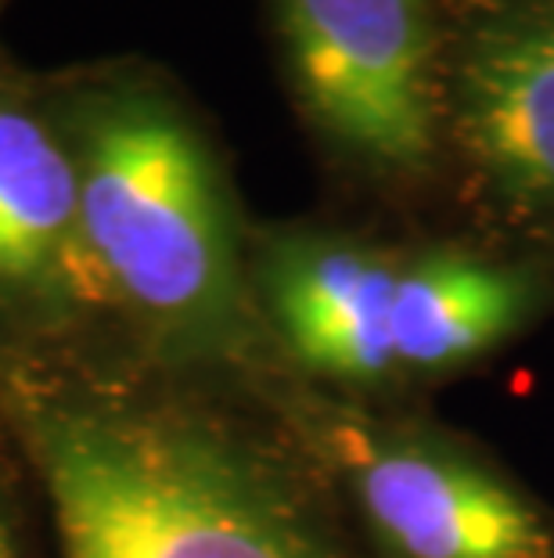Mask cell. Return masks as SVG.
I'll use <instances>...</instances> for the list:
<instances>
[{
  "instance_id": "8992f818",
  "label": "cell",
  "mask_w": 554,
  "mask_h": 558,
  "mask_svg": "<svg viewBox=\"0 0 554 558\" xmlns=\"http://www.w3.org/2000/svg\"><path fill=\"white\" fill-rule=\"evenodd\" d=\"M443 126L482 195L554 245V0H482L443 58Z\"/></svg>"
},
{
  "instance_id": "277c9868",
  "label": "cell",
  "mask_w": 554,
  "mask_h": 558,
  "mask_svg": "<svg viewBox=\"0 0 554 558\" xmlns=\"http://www.w3.org/2000/svg\"><path fill=\"white\" fill-rule=\"evenodd\" d=\"M303 120L364 173L415 181L443 134L429 0H270Z\"/></svg>"
},
{
  "instance_id": "ba28073f",
  "label": "cell",
  "mask_w": 554,
  "mask_h": 558,
  "mask_svg": "<svg viewBox=\"0 0 554 558\" xmlns=\"http://www.w3.org/2000/svg\"><path fill=\"white\" fill-rule=\"evenodd\" d=\"M0 558H58L44 483L4 411H0Z\"/></svg>"
},
{
  "instance_id": "52a82bcc",
  "label": "cell",
  "mask_w": 554,
  "mask_h": 558,
  "mask_svg": "<svg viewBox=\"0 0 554 558\" xmlns=\"http://www.w3.org/2000/svg\"><path fill=\"white\" fill-rule=\"evenodd\" d=\"M544 284L526 267L465 248H404L393 300L399 386L465 372L540 314Z\"/></svg>"
},
{
  "instance_id": "5b68a950",
  "label": "cell",
  "mask_w": 554,
  "mask_h": 558,
  "mask_svg": "<svg viewBox=\"0 0 554 558\" xmlns=\"http://www.w3.org/2000/svg\"><path fill=\"white\" fill-rule=\"evenodd\" d=\"M123 353L104 320L51 73L0 54V364Z\"/></svg>"
},
{
  "instance_id": "7a4b0ae2",
  "label": "cell",
  "mask_w": 554,
  "mask_h": 558,
  "mask_svg": "<svg viewBox=\"0 0 554 558\" xmlns=\"http://www.w3.org/2000/svg\"><path fill=\"white\" fill-rule=\"evenodd\" d=\"M51 80L115 347L176 375L249 386L285 375L256 311L253 228L202 116L140 62Z\"/></svg>"
},
{
  "instance_id": "6da1fadb",
  "label": "cell",
  "mask_w": 554,
  "mask_h": 558,
  "mask_svg": "<svg viewBox=\"0 0 554 558\" xmlns=\"http://www.w3.org/2000/svg\"><path fill=\"white\" fill-rule=\"evenodd\" d=\"M58 558H368L263 389L130 353L0 364Z\"/></svg>"
},
{
  "instance_id": "3957f363",
  "label": "cell",
  "mask_w": 554,
  "mask_h": 558,
  "mask_svg": "<svg viewBox=\"0 0 554 558\" xmlns=\"http://www.w3.org/2000/svg\"><path fill=\"white\" fill-rule=\"evenodd\" d=\"M368 558H554V519L497 461L429 422L292 375L259 386Z\"/></svg>"
}]
</instances>
